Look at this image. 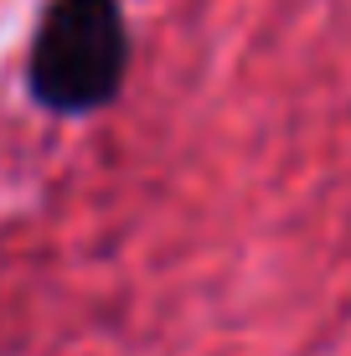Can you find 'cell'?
<instances>
[{
	"label": "cell",
	"mask_w": 351,
	"mask_h": 356,
	"mask_svg": "<svg viewBox=\"0 0 351 356\" xmlns=\"http://www.w3.org/2000/svg\"><path fill=\"white\" fill-rule=\"evenodd\" d=\"M124 57L119 0H57L31 42V93L52 114H93L119 93Z\"/></svg>",
	"instance_id": "obj_1"
}]
</instances>
